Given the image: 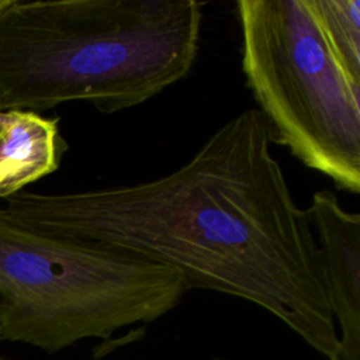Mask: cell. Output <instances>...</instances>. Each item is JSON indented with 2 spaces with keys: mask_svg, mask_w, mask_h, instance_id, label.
<instances>
[{
  "mask_svg": "<svg viewBox=\"0 0 360 360\" xmlns=\"http://www.w3.org/2000/svg\"><path fill=\"white\" fill-rule=\"evenodd\" d=\"M257 108L218 127L158 179L75 193L21 191L4 211L34 231L136 253L274 315L333 360L339 345L319 246Z\"/></svg>",
  "mask_w": 360,
  "mask_h": 360,
  "instance_id": "6da1fadb",
  "label": "cell"
},
{
  "mask_svg": "<svg viewBox=\"0 0 360 360\" xmlns=\"http://www.w3.org/2000/svg\"><path fill=\"white\" fill-rule=\"evenodd\" d=\"M197 0H10L0 10V111L139 105L191 72Z\"/></svg>",
  "mask_w": 360,
  "mask_h": 360,
  "instance_id": "7a4b0ae2",
  "label": "cell"
},
{
  "mask_svg": "<svg viewBox=\"0 0 360 360\" xmlns=\"http://www.w3.org/2000/svg\"><path fill=\"white\" fill-rule=\"evenodd\" d=\"M188 287L180 273L114 246L46 235L0 208V336L48 354L152 323Z\"/></svg>",
  "mask_w": 360,
  "mask_h": 360,
  "instance_id": "3957f363",
  "label": "cell"
},
{
  "mask_svg": "<svg viewBox=\"0 0 360 360\" xmlns=\"http://www.w3.org/2000/svg\"><path fill=\"white\" fill-rule=\"evenodd\" d=\"M240 65L271 143L360 193V79L328 44L309 0H239Z\"/></svg>",
  "mask_w": 360,
  "mask_h": 360,
  "instance_id": "277c9868",
  "label": "cell"
},
{
  "mask_svg": "<svg viewBox=\"0 0 360 360\" xmlns=\"http://www.w3.org/2000/svg\"><path fill=\"white\" fill-rule=\"evenodd\" d=\"M305 212L319 246L338 330L333 360H360V215L346 211L330 190L315 191Z\"/></svg>",
  "mask_w": 360,
  "mask_h": 360,
  "instance_id": "5b68a950",
  "label": "cell"
},
{
  "mask_svg": "<svg viewBox=\"0 0 360 360\" xmlns=\"http://www.w3.org/2000/svg\"><path fill=\"white\" fill-rule=\"evenodd\" d=\"M68 148L58 117L20 110L1 111L0 198L7 200L56 172Z\"/></svg>",
  "mask_w": 360,
  "mask_h": 360,
  "instance_id": "8992f818",
  "label": "cell"
},
{
  "mask_svg": "<svg viewBox=\"0 0 360 360\" xmlns=\"http://www.w3.org/2000/svg\"><path fill=\"white\" fill-rule=\"evenodd\" d=\"M309 6L330 48L360 79V0H309Z\"/></svg>",
  "mask_w": 360,
  "mask_h": 360,
  "instance_id": "52a82bcc",
  "label": "cell"
},
{
  "mask_svg": "<svg viewBox=\"0 0 360 360\" xmlns=\"http://www.w3.org/2000/svg\"><path fill=\"white\" fill-rule=\"evenodd\" d=\"M1 343H3V339H1V336H0V345H1ZM0 360H10V359H8V357H6V356L0 352Z\"/></svg>",
  "mask_w": 360,
  "mask_h": 360,
  "instance_id": "ba28073f",
  "label": "cell"
},
{
  "mask_svg": "<svg viewBox=\"0 0 360 360\" xmlns=\"http://www.w3.org/2000/svg\"><path fill=\"white\" fill-rule=\"evenodd\" d=\"M8 1H10V0H0V10H1L4 6H7Z\"/></svg>",
  "mask_w": 360,
  "mask_h": 360,
  "instance_id": "9c48e42d",
  "label": "cell"
},
{
  "mask_svg": "<svg viewBox=\"0 0 360 360\" xmlns=\"http://www.w3.org/2000/svg\"><path fill=\"white\" fill-rule=\"evenodd\" d=\"M212 360H228V359H224V357H214Z\"/></svg>",
  "mask_w": 360,
  "mask_h": 360,
  "instance_id": "30bf717a",
  "label": "cell"
},
{
  "mask_svg": "<svg viewBox=\"0 0 360 360\" xmlns=\"http://www.w3.org/2000/svg\"><path fill=\"white\" fill-rule=\"evenodd\" d=\"M0 117H1V111H0Z\"/></svg>",
  "mask_w": 360,
  "mask_h": 360,
  "instance_id": "8fae6325",
  "label": "cell"
}]
</instances>
